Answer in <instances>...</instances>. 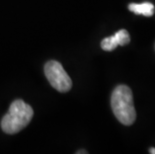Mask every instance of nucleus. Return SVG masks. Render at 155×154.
Instances as JSON below:
<instances>
[{"label":"nucleus","instance_id":"obj_1","mask_svg":"<svg viewBox=\"0 0 155 154\" xmlns=\"http://www.w3.org/2000/svg\"><path fill=\"white\" fill-rule=\"evenodd\" d=\"M111 108L121 124L129 126L136 119L132 91L126 85H118L111 95Z\"/></svg>","mask_w":155,"mask_h":154},{"label":"nucleus","instance_id":"obj_2","mask_svg":"<svg viewBox=\"0 0 155 154\" xmlns=\"http://www.w3.org/2000/svg\"><path fill=\"white\" fill-rule=\"evenodd\" d=\"M33 117V109L23 100H15L11 103L7 114L1 120V128L7 134H15L24 129Z\"/></svg>","mask_w":155,"mask_h":154},{"label":"nucleus","instance_id":"obj_3","mask_svg":"<svg viewBox=\"0 0 155 154\" xmlns=\"http://www.w3.org/2000/svg\"><path fill=\"white\" fill-rule=\"evenodd\" d=\"M44 73L51 86L59 92H67L71 89V78L58 61H48L44 66Z\"/></svg>","mask_w":155,"mask_h":154},{"label":"nucleus","instance_id":"obj_4","mask_svg":"<svg viewBox=\"0 0 155 154\" xmlns=\"http://www.w3.org/2000/svg\"><path fill=\"white\" fill-rule=\"evenodd\" d=\"M130 42V35L125 29L117 31L116 33L109 37L104 38L101 41V48L105 51H112L116 48L118 45L124 46Z\"/></svg>","mask_w":155,"mask_h":154},{"label":"nucleus","instance_id":"obj_5","mask_svg":"<svg viewBox=\"0 0 155 154\" xmlns=\"http://www.w3.org/2000/svg\"><path fill=\"white\" fill-rule=\"evenodd\" d=\"M128 9H129L131 12L135 13V14L144 15V16H147V17L153 16L154 11H155L154 5L150 2H143V3H140V4L131 3V4L128 5Z\"/></svg>","mask_w":155,"mask_h":154},{"label":"nucleus","instance_id":"obj_6","mask_svg":"<svg viewBox=\"0 0 155 154\" xmlns=\"http://www.w3.org/2000/svg\"><path fill=\"white\" fill-rule=\"evenodd\" d=\"M149 153H153V154H155V148H150V149H149Z\"/></svg>","mask_w":155,"mask_h":154},{"label":"nucleus","instance_id":"obj_7","mask_svg":"<svg viewBox=\"0 0 155 154\" xmlns=\"http://www.w3.org/2000/svg\"><path fill=\"white\" fill-rule=\"evenodd\" d=\"M76 153H77V154H81V153H84V154H87L88 152H87V151H77Z\"/></svg>","mask_w":155,"mask_h":154}]
</instances>
